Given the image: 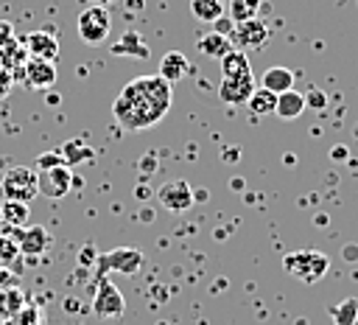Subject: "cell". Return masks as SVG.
<instances>
[{"label": "cell", "instance_id": "cell-3", "mask_svg": "<svg viewBox=\"0 0 358 325\" xmlns=\"http://www.w3.org/2000/svg\"><path fill=\"white\" fill-rule=\"evenodd\" d=\"M0 193L11 202H31L36 193H39V185H36V171L34 168H25V165H14L3 174L0 179Z\"/></svg>", "mask_w": 358, "mask_h": 325}, {"label": "cell", "instance_id": "cell-2", "mask_svg": "<svg viewBox=\"0 0 358 325\" xmlns=\"http://www.w3.org/2000/svg\"><path fill=\"white\" fill-rule=\"evenodd\" d=\"M282 269L294 280H299L305 286H313V283H319L327 275L330 258L322 249H296V252H288L282 258Z\"/></svg>", "mask_w": 358, "mask_h": 325}, {"label": "cell", "instance_id": "cell-8", "mask_svg": "<svg viewBox=\"0 0 358 325\" xmlns=\"http://www.w3.org/2000/svg\"><path fill=\"white\" fill-rule=\"evenodd\" d=\"M157 199H159V205H162L165 210H171V213H185V210L193 207V191H190V185H187L185 179H171V182H165V185L157 191Z\"/></svg>", "mask_w": 358, "mask_h": 325}, {"label": "cell", "instance_id": "cell-12", "mask_svg": "<svg viewBox=\"0 0 358 325\" xmlns=\"http://www.w3.org/2000/svg\"><path fill=\"white\" fill-rule=\"evenodd\" d=\"M255 78L249 76V78H221V84H218V98L224 101V104H246L249 101V95L255 92Z\"/></svg>", "mask_w": 358, "mask_h": 325}, {"label": "cell", "instance_id": "cell-26", "mask_svg": "<svg viewBox=\"0 0 358 325\" xmlns=\"http://www.w3.org/2000/svg\"><path fill=\"white\" fill-rule=\"evenodd\" d=\"M14 325H42V314L34 305H25L14 314Z\"/></svg>", "mask_w": 358, "mask_h": 325}, {"label": "cell", "instance_id": "cell-30", "mask_svg": "<svg viewBox=\"0 0 358 325\" xmlns=\"http://www.w3.org/2000/svg\"><path fill=\"white\" fill-rule=\"evenodd\" d=\"M305 106H313V109H324L327 106V95L322 90H310L305 95Z\"/></svg>", "mask_w": 358, "mask_h": 325}, {"label": "cell", "instance_id": "cell-19", "mask_svg": "<svg viewBox=\"0 0 358 325\" xmlns=\"http://www.w3.org/2000/svg\"><path fill=\"white\" fill-rule=\"evenodd\" d=\"M190 14L199 22H218L227 14V0H190Z\"/></svg>", "mask_w": 358, "mask_h": 325}, {"label": "cell", "instance_id": "cell-10", "mask_svg": "<svg viewBox=\"0 0 358 325\" xmlns=\"http://www.w3.org/2000/svg\"><path fill=\"white\" fill-rule=\"evenodd\" d=\"M22 78L31 90H50L56 84V64L48 59H34L28 56V62L22 64Z\"/></svg>", "mask_w": 358, "mask_h": 325}, {"label": "cell", "instance_id": "cell-17", "mask_svg": "<svg viewBox=\"0 0 358 325\" xmlns=\"http://www.w3.org/2000/svg\"><path fill=\"white\" fill-rule=\"evenodd\" d=\"M196 48L207 56V59H224L235 45L229 42V36L227 34H218V31H210V34H204L199 42H196Z\"/></svg>", "mask_w": 358, "mask_h": 325}, {"label": "cell", "instance_id": "cell-28", "mask_svg": "<svg viewBox=\"0 0 358 325\" xmlns=\"http://www.w3.org/2000/svg\"><path fill=\"white\" fill-rule=\"evenodd\" d=\"M62 162L64 160H62L59 151H45V154H39L34 160V171H45V168H53V165H62Z\"/></svg>", "mask_w": 358, "mask_h": 325}, {"label": "cell", "instance_id": "cell-37", "mask_svg": "<svg viewBox=\"0 0 358 325\" xmlns=\"http://www.w3.org/2000/svg\"><path fill=\"white\" fill-rule=\"evenodd\" d=\"M0 28H3V20H0Z\"/></svg>", "mask_w": 358, "mask_h": 325}, {"label": "cell", "instance_id": "cell-16", "mask_svg": "<svg viewBox=\"0 0 358 325\" xmlns=\"http://www.w3.org/2000/svg\"><path fill=\"white\" fill-rule=\"evenodd\" d=\"M274 112H277V118H282V120H294V118H299V115L305 112V95L296 92L294 87L285 90V92H280V95H277V106H274Z\"/></svg>", "mask_w": 358, "mask_h": 325}, {"label": "cell", "instance_id": "cell-35", "mask_svg": "<svg viewBox=\"0 0 358 325\" xmlns=\"http://www.w3.org/2000/svg\"><path fill=\"white\" fill-rule=\"evenodd\" d=\"M0 283H11V277H8V272H6V269H0Z\"/></svg>", "mask_w": 358, "mask_h": 325}, {"label": "cell", "instance_id": "cell-6", "mask_svg": "<svg viewBox=\"0 0 358 325\" xmlns=\"http://www.w3.org/2000/svg\"><path fill=\"white\" fill-rule=\"evenodd\" d=\"M123 311H126V303H123V294L117 291V286L112 280H101L95 289V297H92V314L98 319H115Z\"/></svg>", "mask_w": 358, "mask_h": 325}, {"label": "cell", "instance_id": "cell-32", "mask_svg": "<svg viewBox=\"0 0 358 325\" xmlns=\"http://www.w3.org/2000/svg\"><path fill=\"white\" fill-rule=\"evenodd\" d=\"M341 258H344V261H358V247H355V244L344 247V249H341Z\"/></svg>", "mask_w": 358, "mask_h": 325}, {"label": "cell", "instance_id": "cell-25", "mask_svg": "<svg viewBox=\"0 0 358 325\" xmlns=\"http://www.w3.org/2000/svg\"><path fill=\"white\" fill-rule=\"evenodd\" d=\"M330 317H333V325H355V319H358V300L355 297L341 300L338 305L330 308Z\"/></svg>", "mask_w": 358, "mask_h": 325}, {"label": "cell", "instance_id": "cell-34", "mask_svg": "<svg viewBox=\"0 0 358 325\" xmlns=\"http://www.w3.org/2000/svg\"><path fill=\"white\" fill-rule=\"evenodd\" d=\"M333 157H336L338 162H341V160H347V148H344V146H336V148H333Z\"/></svg>", "mask_w": 358, "mask_h": 325}, {"label": "cell", "instance_id": "cell-18", "mask_svg": "<svg viewBox=\"0 0 358 325\" xmlns=\"http://www.w3.org/2000/svg\"><path fill=\"white\" fill-rule=\"evenodd\" d=\"M112 53L115 56H134V59H148V45L140 39L137 31H126L115 45H112Z\"/></svg>", "mask_w": 358, "mask_h": 325}, {"label": "cell", "instance_id": "cell-14", "mask_svg": "<svg viewBox=\"0 0 358 325\" xmlns=\"http://www.w3.org/2000/svg\"><path fill=\"white\" fill-rule=\"evenodd\" d=\"M218 62H221L224 78H249V76H252V64H249L246 50L232 48V50H229L224 59H218Z\"/></svg>", "mask_w": 358, "mask_h": 325}, {"label": "cell", "instance_id": "cell-24", "mask_svg": "<svg viewBox=\"0 0 358 325\" xmlns=\"http://www.w3.org/2000/svg\"><path fill=\"white\" fill-rule=\"evenodd\" d=\"M0 216H3V221L8 227L17 230V227H22L28 221V202H11V199H6L3 207H0Z\"/></svg>", "mask_w": 358, "mask_h": 325}, {"label": "cell", "instance_id": "cell-22", "mask_svg": "<svg viewBox=\"0 0 358 325\" xmlns=\"http://www.w3.org/2000/svg\"><path fill=\"white\" fill-rule=\"evenodd\" d=\"M263 0H227V14L232 22H246L260 14Z\"/></svg>", "mask_w": 358, "mask_h": 325}, {"label": "cell", "instance_id": "cell-13", "mask_svg": "<svg viewBox=\"0 0 358 325\" xmlns=\"http://www.w3.org/2000/svg\"><path fill=\"white\" fill-rule=\"evenodd\" d=\"M50 244V235L45 227H17V247L20 252H28V255H39L45 252Z\"/></svg>", "mask_w": 358, "mask_h": 325}, {"label": "cell", "instance_id": "cell-9", "mask_svg": "<svg viewBox=\"0 0 358 325\" xmlns=\"http://www.w3.org/2000/svg\"><path fill=\"white\" fill-rule=\"evenodd\" d=\"M98 266L106 272V269H115L120 275H137L140 266H143V255L137 247H115L112 252H106L103 258H98Z\"/></svg>", "mask_w": 358, "mask_h": 325}, {"label": "cell", "instance_id": "cell-1", "mask_svg": "<svg viewBox=\"0 0 358 325\" xmlns=\"http://www.w3.org/2000/svg\"><path fill=\"white\" fill-rule=\"evenodd\" d=\"M173 104V84L165 81L159 73L157 76H137L131 78L115 98L112 115L117 126L129 132H140L148 126H157L165 112Z\"/></svg>", "mask_w": 358, "mask_h": 325}, {"label": "cell", "instance_id": "cell-31", "mask_svg": "<svg viewBox=\"0 0 358 325\" xmlns=\"http://www.w3.org/2000/svg\"><path fill=\"white\" fill-rule=\"evenodd\" d=\"M157 168H159L157 154H143V157H140V162H137V171H140V174H154Z\"/></svg>", "mask_w": 358, "mask_h": 325}, {"label": "cell", "instance_id": "cell-4", "mask_svg": "<svg viewBox=\"0 0 358 325\" xmlns=\"http://www.w3.org/2000/svg\"><path fill=\"white\" fill-rule=\"evenodd\" d=\"M112 31V17L106 6H87L78 14V36L87 45H101Z\"/></svg>", "mask_w": 358, "mask_h": 325}, {"label": "cell", "instance_id": "cell-27", "mask_svg": "<svg viewBox=\"0 0 358 325\" xmlns=\"http://www.w3.org/2000/svg\"><path fill=\"white\" fill-rule=\"evenodd\" d=\"M20 255V247L14 244L11 235H0V263H11Z\"/></svg>", "mask_w": 358, "mask_h": 325}, {"label": "cell", "instance_id": "cell-5", "mask_svg": "<svg viewBox=\"0 0 358 325\" xmlns=\"http://www.w3.org/2000/svg\"><path fill=\"white\" fill-rule=\"evenodd\" d=\"M76 177L70 171V165H53V168H45V171H36V185H39V193L48 196V199H62L70 193Z\"/></svg>", "mask_w": 358, "mask_h": 325}, {"label": "cell", "instance_id": "cell-15", "mask_svg": "<svg viewBox=\"0 0 358 325\" xmlns=\"http://www.w3.org/2000/svg\"><path fill=\"white\" fill-rule=\"evenodd\" d=\"M190 73V64H187V59H185V53H179V50H168L162 59H159V76L165 78V81H179V78H185Z\"/></svg>", "mask_w": 358, "mask_h": 325}, {"label": "cell", "instance_id": "cell-21", "mask_svg": "<svg viewBox=\"0 0 358 325\" xmlns=\"http://www.w3.org/2000/svg\"><path fill=\"white\" fill-rule=\"evenodd\" d=\"M246 106H249V112H252L255 118L271 115V112H274V106H277V95H274L271 90H266V87H255V92L249 95Z\"/></svg>", "mask_w": 358, "mask_h": 325}, {"label": "cell", "instance_id": "cell-11", "mask_svg": "<svg viewBox=\"0 0 358 325\" xmlns=\"http://www.w3.org/2000/svg\"><path fill=\"white\" fill-rule=\"evenodd\" d=\"M25 50H28V56H34V59L56 62V56H59V39H56L50 31H31V34L25 36Z\"/></svg>", "mask_w": 358, "mask_h": 325}, {"label": "cell", "instance_id": "cell-7", "mask_svg": "<svg viewBox=\"0 0 358 325\" xmlns=\"http://www.w3.org/2000/svg\"><path fill=\"white\" fill-rule=\"evenodd\" d=\"M229 42L238 48V50H255V48H263L268 42V25L263 20H246V22H235L232 31H229Z\"/></svg>", "mask_w": 358, "mask_h": 325}, {"label": "cell", "instance_id": "cell-29", "mask_svg": "<svg viewBox=\"0 0 358 325\" xmlns=\"http://www.w3.org/2000/svg\"><path fill=\"white\" fill-rule=\"evenodd\" d=\"M11 90H14V73L0 67V101H6L11 95Z\"/></svg>", "mask_w": 358, "mask_h": 325}, {"label": "cell", "instance_id": "cell-36", "mask_svg": "<svg viewBox=\"0 0 358 325\" xmlns=\"http://www.w3.org/2000/svg\"><path fill=\"white\" fill-rule=\"evenodd\" d=\"M90 3H92V6H109L112 0H90Z\"/></svg>", "mask_w": 358, "mask_h": 325}, {"label": "cell", "instance_id": "cell-20", "mask_svg": "<svg viewBox=\"0 0 358 325\" xmlns=\"http://www.w3.org/2000/svg\"><path fill=\"white\" fill-rule=\"evenodd\" d=\"M260 87H266V90H271L274 95H280V92H285V90L294 87V73H291L288 67H282V64H274V67H268V70L263 73V84H260Z\"/></svg>", "mask_w": 358, "mask_h": 325}, {"label": "cell", "instance_id": "cell-33", "mask_svg": "<svg viewBox=\"0 0 358 325\" xmlns=\"http://www.w3.org/2000/svg\"><path fill=\"white\" fill-rule=\"evenodd\" d=\"M134 196L143 202V199H148V196H151V188H145V185H137V188H134Z\"/></svg>", "mask_w": 358, "mask_h": 325}, {"label": "cell", "instance_id": "cell-23", "mask_svg": "<svg viewBox=\"0 0 358 325\" xmlns=\"http://www.w3.org/2000/svg\"><path fill=\"white\" fill-rule=\"evenodd\" d=\"M62 160H64V165H78V162H84V160H92L95 157V151L84 143V140H78V137H73V140H67L64 146H62Z\"/></svg>", "mask_w": 358, "mask_h": 325}]
</instances>
